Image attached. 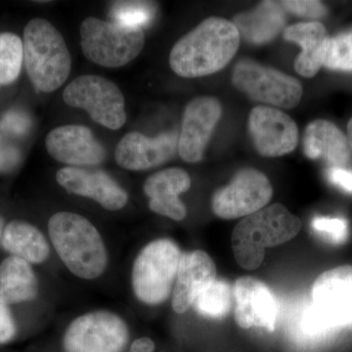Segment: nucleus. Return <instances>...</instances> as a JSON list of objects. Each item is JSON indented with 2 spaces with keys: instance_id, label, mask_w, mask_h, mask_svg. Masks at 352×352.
I'll return each mask as SVG.
<instances>
[{
  "instance_id": "nucleus-8",
  "label": "nucleus",
  "mask_w": 352,
  "mask_h": 352,
  "mask_svg": "<svg viewBox=\"0 0 352 352\" xmlns=\"http://www.w3.org/2000/svg\"><path fill=\"white\" fill-rule=\"evenodd\" d=\"M234 87L252 100L291 109L300 103L302 87L294 76L254 61L241 60L234 67Z\"/></svg>"
},
{
  "instance_id": "nucleus-5",
  "label": "nucleus",
  "mask_w": 352,
  "mask_h": 352,
  "mask_svg": "<svg viewBox=\"0 0 352 352\" xmlns=\"http://www.w3.org/2000/svg\"><path fill=\"white\" fill-rule=\"evenodd\" d=\"M80 45L89 61L105 67L126 66L140 54L145 44L141 28L127 27L88 17L80 25Z\"/></svg>"
},
{
  "instance_id": "nucleus-15",
  "label": "nucleus",
  "mask_w": 352,
  "mask_h": 352,
  "mask_svg": "<svg viewBox=\"0 0 352 352\" xmlns=\"http://www.w3.org/2000/svg\"><path fill=\"white\" fill-rule=\"evenodd\" d=\"M233 298L235 320L241 328L275 330L278 303L267 285L254 277H240L234 284Z\"/></svg>"
},
{
  "instance_id": "nucleus-29",
  "label": "nucleus",
  "mask_w": 352,
  "mask_h": 352,
  "mask_svg": "<svg viewBox=\"0 0 352 352\" xmlns=\"http://www.w3.org/2000/svg\"><path fill=\"white\" fill-rule=\"evenodd\" d=\"M312 228L333 244H342L347 238V222L339 217H316L312 220Z\"/></svg>"
},
{
  "instance_id": "nucleus-2",
  "label": "nucleus",
  "mask_w": 352,
  "mask_h": 352,
  "mask_svg": "<svg viewBox=\"0 0 352 352\" xmlns=\"http://www.w3.org/2000/svg\"><path fill=\"white\" fill-rule=\"evenodd\" d=\"M48 232L58 256L74 275L92 280L103 274L107 250L89 220L74 212H57L48 221Z\"/></svg>"
},
{
  "instance_id": "nucleus-30",
  "label": "nucleus",
  "mask_w": 352,
  "mask_h": 352,
  "mask_svg": "<svg viewBox=\"0 0 352 352\" xmlns=\"http://www.w3.org/2000/svg\"><path fill=\"white\" fill-rule=\"evenodd\" d=\"M281 6L285 10L300 16V17L318 19L327 14V8L320 1H282Z\"/></svg>"
},
{
  "instance_id": "nucleus-17",
  "label": "nucleus",
  "mask_w": 352,
  "mask_h": 352,
  "mask_svg": "<svg viewBox=\"0 0 352 352\" xmlns=\"http://www.w3.org/2000/svg\"><path fill=\"white\" fill-rule=\"evenodd\" d=\"M56 180L69 193L92 199L108 210L126 207L129 196L105 171L67 166L57 171Z\"/></svg>"
},
{
  "instance_id": "nucleus-14",
  "label": "nucleus",
  "mask_w": 352,
  "mask_h": 352,
  "mask_svg": "<svg viewBox=\"0 0 352 352\" xmlns=\"http://www.w3.org/2000/svg\"><path fill=\"white\" fill-rule=\"evenodd\" d=\"M45 147L53 159L69 166H91L105 160L106 150L88 127L67 124L52 129L45 138Z\"/></svg>"
},
{
  "instance_id": "nucleus-21",
  "label": "nucleus",
  "mask_w": 352,
  "mask_h": 352,
  "mask_svg": "<svg viewBox=\"0 0 352 352\" xmlns=\"http://www.w3.org/2000/svg\"><path fill=\"white\" fill-rule=\"evenodd\" d=\"M284 38L302 47L295 61L296 73L305 78L317 75L323 66L330 38L324 25L319 22L298 23L285 30Z\"/></svg>"
},
{
  "instance_id": "nucleus-36",
  "label": "nucleus",
  "mask_w": 352,
  "mask_h": 352,
  "mask_svg": "<svg viewBox=\"0 0 352 352\" xmlns=\"http://www.w3.org/2000/svg\"><path fill=\"white\" fill-rule=\"evenodd\" d=\"M4 228H6V222H4L3 217L0 215V242L2 240V235H3Z\"/></svg>"
},
{
  "instance_id": "nucleus-12",
  "label": "nucleus",
  "mask_w": 352,
  "mask_h": 352,
  "mask_svg": "<svg viewBox=\"0 0 352 352\" xmlns=\"http://www.w3.org/2000/svg\"><path fill=\"white\" fill-rule=\"evenodd\" d=\"M252 143L263 157H281L296 149L298 129L295 120L279 109L258 106L250 113Z\"/></svg>"
},
{
  "instance_id": "nucleus-27",
  "label": "nucleus",
  "mask_w": 352,
  "mask_h": 352,
  "mask_svg": "<svg viewBox=\"0 0 352 352\" xmlns=\"http://www.w3.org/2000/svg\"><path fill=\"white\" fill-rule=\"evenodd\" d=\"M156 15V6L148 1H116L110 8L113 22L127 27H147Z\"/></svg>"
},
{
  "instance_id": "nucleus-18",
  "label": "nucleus",
  "mask_w": 352,
  "mask_h": 352,
  "mask_svg": "<svg viewBox=\"0 0 352 352\" xmlns=\"http://www.w3.org/2000/svg\"><path fill=\"white\" fill-rule=\"evenodd\" d=\"M217 278V266L206 252L182 254L173 291V308L184 314Z\"/></svg>"
},
{
  "instance_id": "nucleus-28",
  "label": "nucleus",
  "mask_w": 352,
  "mask_h": 352,
  "mask_svg": "<svg viewBox=\"0 0 352 352\" xmlns=\"http://www.w3.org/2000/svg\"><path fill=\"white\" fill-rule=\"evenodd\" d=\"M323 66L333 71L352 72V29L329 38Z\"/></svg>"
},
{
  "instance_id": "nucleus-16",
  "label": "nucleus",
  "mask_w": 352,
  "mask_h": 352,
  "mask_svg": "<svg viewBox=\"0 0 352 352\" xmlns=\"http://www.w3.org/2000/svg\"><path fill=\"white\" fill-rule=\"evenodd\" d=\"M178 149L175 132H166L157 138H147L138 131L126 134L115 151V160L127 170H146L166 163Z\"/></svg>"
},
{
  "instance_id": "nucleus-19",
  "label": "nucleus",
  "mask_w": 352,
  "mask_h": 352,
  "mask_svg": "<svg viewBox=\"0 0 352 352\" xmlns=\"http://www.w3.org/2000/svg\"><path fill=\"white\" fill-rule=\"evenodd\" d=\"M191 187V178L182 168H168L154 173L144 183L146 196L153 212L180 221L186 217L187 210L179 196Z\"/></svg>"
},
{
  "instance_id": "nucleus-22",
  "label": "nucleus",
  "mask_w": 352,
  "mask_h": 352,
  "mask_svg": "<svg viewBox=\"0 0 352 352\" xmlns=\"http://www.w3.org/2000/svg\"><path fill=\"white\" fill-rule=\"evenodd\" d=\"M38 294V278L28 261L11 256L0 263V302L10 305L31 302Z\"/></svg>"
},
{
  "instance_id": "nucleus-6",
  "label": "nucleus",
  "mask_w": 352,
  "mask_h": 352,
  "mask_svg": "<svg viewBox=\"0 0 352 352\" xmlns=\"http://www.w3.org/2000/svg\"><path fill=\"white\" fill-rule=\"evenodd\" d=\"M182 256L178 245L170 239L153 241L141 250L131 273L132 289L140 302L157 305L168 300Z\"/></svg>"
},
{
  "instance_id": "nucleus-32",
  "label": "nucleus",
  "mask_w": 352,
  "mask_h": 352,
  "mask_svg": "<svg viewBox=\"0 0 352 352\" xmlns=\"http://www.w3.org/2000/svg\"><path fill=\"white\" fill-rule=\"evenodd\" d=\"M303 332L309 336H320L328 332L331 329L322 320L320 316L316 314L314 307H310L305 311L302 320Z\"/></svg>"
},
{
  "instance_id": "nucleus-20",
  "label": "nucleus",
  "mask_w": 352,
  "mask_h": 352,
  "mask_svg": "<svg viewBox=\"0 0 352 352\" xmlns=\"http://www.w3.org/2000/svg\"><path fill=\"white\" fill-rule=\"evenodd\" d=\"M302 145L308 159L322 160L331 168H344L351 159V150L346 136L329 120L310 122L305 129Z\"/></svg>"
},
{
  "instance_id": "nucleus-13",
  "label": "nucleus",
  "mask_w": 352,
  "mask_h": 352,
  "mask_svg": "<svg viewBox=\"0 0 352 352\" xmlns=\"http://www.w3.org/2000/svg\"><path fill=\"white\" fill-rule=\"evenodd\" d=\"M221 115V105L214 97H197L189 102L178 138V152L185 162L198 163L203 159Z\"/></svg>"
},
{
  "instance_id": "nucleus-9",
  "label": "nucleus",
  "mask_w": 352,
  "mask_h": 352,
  "mask_svg": "<svg viewBox=\"0 0 352 352\" xmlns=\"http://www.w3.org/2000/svg\"><path fill=\"white\" fill-rule=\"evenodd\" d=\"M129 338V328L119 315L99 310L72 322L63 346L65 352H122Z\"/></svg>"
},
{
  "instance_id": "nucleus-25",
  "label": "nucleus",
  "mask_w": 352,
  "mask_h": 352,
  "mask_svg": "<svg viewBox=\"0 0 352 352\" xmlns=\"http://www.w3.org/2000/svg\"><path fill=\"white\" fill-rule=\"evenodd\" d=\"M232 298L233 289L230 284L223 280H215L197 298L193 305L201 316L222 319L230 311Z\"/></svg>"
},
{
  "instance_id": "nucleus-3",
  "label": "nucleus",
  "mask_w": 352,
  "mask_h": 352,
  "mask_svg": "<svg viewBox=\"0 0 352 352\" xmlns=\"http://www.w3.org/2000/svg\"><path fill=\"white\" fill-rule=\"evenodd\" d=\"M300 228V219L281 204L261 208L234 228L231 240L236 261L244 270H256L265 258L266 248L289 242Z\"/></svg>"
},
{
  "instance_id": "nucleus-4",
  "label": "nucleus",
  "mask_w": 352,
  "mask_h": 352,
  "mask_svg": "<svg viewBox=\"0 0 352 352\" xmlns=\"http://www.w3.org/2000/svg\"><path fill=\"white\" fill-rule=\"evenodd\" d=\"M25 71L39 91L57 90L68 80L72 58L66 41L50 21L34 18L23 36Z\"/></svg>"
},
{
  "instance_id": "nucleus-31",
  "label": "nucleus",
  "mask_w": 352,
  "mask_h": 352,
  "mask_svg": "<svg viewBox=\"0 0 352 352\" xmlns=\"http://www.w3.org/2000/svg\"><path fill=\"white\" fill-rule=\"evenodd\" d=\"M17 328L8 305L0 302V344H6L15 337Z\"/></svg>"
},
{
  "instance_id": "nucleus-1",
  "label": "nucleus",
  "mask_w": 352,
  "mask_h": 352,
  "mask_svg": "<svg viewBox=\"0 0 352 352\" xmlns=\"http://www.w3.org/2000/svg\"><path fill=\"white\" fill-rule=\"evenodd\" d=\"M239 45L240 34L233 22L208 18L173 46L170 68L182 78L212 75L229 64Z\"/></svg>"
},
{
  "instance_id": "nucleus-35",
  "label": "nucleus",
  "mask_w": 352,
  "mask_h": 352,
  "mask_svg": "<svg viewBox=\"0 0 352 352\" xmlns=\"http://www.w3.org/2000/svg\"><path fill=\"white\" fill-rule=\"evenodd\" d=\"M347 140H349V147L352 151V118L347 124Z\"/></svg>"
},
{
  "instance_id": "nucleus-26",
  "label": "nucleus",
  "mask_w": 352,
  "mask_h": 352,
  "mask_svg": "<svg viewBox=\"0 0 352 352\" xmlns=\"http://www.w3.org/2000/svg\"><path fill=\"white\" fill-rule=\"evenodd\" d=\"M24 63L23 41L12 32L0 34V87L17 80Z\"/></svg>"
},
{
  "instance_id": "nucleus-10",
  "label": "nucleus",
  "mask_w": 352,
  "mask_h": 352,
  "mask_svg": "<svg viewBox=\"0 0 352 352\" xmlns=\"http://www.w3.org/2000/svg\"><path fill=\"white\" fill-rule=\"evenodd\" d=\"M272 195L267 176L254 168H244L234 175L228 185L215 192L212 212L223 219L249 217L265 208Z\"/></svg>"
},
{
  "instance_id": "nucleus-11",
  "label": "nucleus",
  "mask_w": 352,
  "mask_h": 352,
  "mask_svg": "<svg viewBox=\"0 0 352 352\" xmlns=\"http://www.w3.org/2000/svg\"><path fill=\"white\" fill-rule=\"evenodd\" d=\"M312 307L330 329L352 324V265L325 271L315 280Z\"/></svg>"
},
{
  "instance_id": "nucleus-33",
  "label": "nucleus",
  "mask_w": 352,
  "mask_h": 352,
  "mask_svg": "<svg viewBox=\"0 0 352 352\" xmlns=\"http://www.w3.org/2000/svg\"><path fill=\"white\" fill-rule=\"evenodd\" d=\"M328 178L340 188L352 192V171L344 170V168H330L328 170Z\"/></svg>"
},
{
  "instance_id": "nucleus-7",
  "label": "nucleus",
  "mask_w": 352,
  "mask_h": 352,
  "mask_svg": "<svg viewBox=\"0 0 352 352\" xmlns=\"http://www.w3.org/2000/svg\"><path fill=\"white\" fill-rule=\"evenodd\" d=\"M63 100L69 107L87 111L97 124L117 131L126 124V100L119 87L103 76H78L65 88Z\"/></svg>"
},
{
  "instance_id": "nucleus-24",
  "label": "nucleus",
  "mask_w": 352,
  "mask_h": 352,
  "mask_svg": "<svg viewBox=\"0 0 352 352\" xmlns=\"http://www.w3.org/2000/svg\"><path fill=\"white\" fill-rule=\"evenodd\" d=\"M2 248L14 256L29 263H43L50 254V247L39 229L22 220H13L6 226Z\"/></svg>"
},
{
  "instance_id": "nucleus-23",
  "label": "nucleus",
  "mask_w": 352,
  "mask_h": 352,
  "mask_svg": "<svg viewBox=\"0 0 352 352\" xmlns=\"http://www.w3.org/2000/svg\"><path fill=\"white\" fill-rule=\"evenodd\" d=\"M283 7L273 1L261 2L250 12L239 14L234 19L240 36L254 44L270 43L283 29L286 16Z\"/></svg>"
},
{
  "instance_id": "nucleus-34",
  "label": "nucleus",
  "mask_w": 352,
  "mask_h": 352,
  "mask_svg": "<svg viewBox=\"0 0 352 352\" xmlns=\"http://www.w3.org/2000/svg\"><path fill=\"white\" fill-rule=\"evenodd\" d=\"M154 342L149 338H140L134 340L129 352H154Z\"/></svg>"
}]
</instances>
